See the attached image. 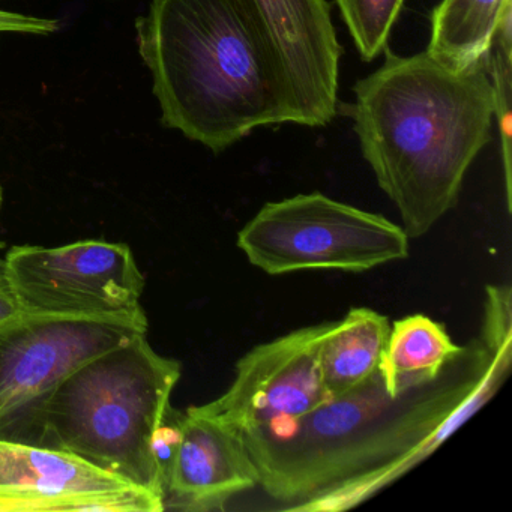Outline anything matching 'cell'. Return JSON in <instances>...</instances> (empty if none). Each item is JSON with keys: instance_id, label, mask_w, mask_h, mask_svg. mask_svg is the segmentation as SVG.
I'll return each instance as SVG.
<instances>
[{"instance_id": "277c9868", "label": "cell", "mask_w": 512, "mask_h": 512, "mask_svg": "<svg viewBox=\"0 0 512 512\" xmlns=\"http://www.w3.org/2000/svg\"><path fill=\"white\" fill-rule=\"evenodd\" d=\"M181 373V362L155 352L146 334L137 335L59 383L38 416L32 445L70 452L163 502L152 439Z\"/></svg>"}, {"instance_id": "ac0fdd59", "label": "cell", "mask_w": 512, "mask_h": 512, "mask_svg": "<svg viewBox=\"0 0 512 512\" xmlns=\"http://www.w3.org/2000/svg\"><path fill=\"white\" fill-rule=\"evenodd\" d=\"M22 313V307L11 283L7 259L0 257V323Z\"/></svg>"}, {"instance_id": "9a60e30c", "label": "cell", "mask_w": 512, "mask_h": 512, "mask_svg": "<svg viewBox=\"0 0 512 512\" xmlns=\"http://www.w3.org/2000/svg\"><path fill=\"white\" fill-rule=\"evenodd\" d=\"M512 8H508L497 26L493 43L485 55L488 76L494 92V118L502 142L506 197L511 196V109H512Z\"/></svg>"}, {"instance_id": "6da1fadb", "label": "cell", "mask_w": 512, "mask_h": 512, "mask_svg": "<svg viewBox=\"0 0 512 512\" xmlns=\"http://www.w3.org/2000/svg\"><path fill=\"white\" fill-rule=\"evenodd\" d=\"M511 359V310L490 305L481 337L437 379L394 397L377 370L301 418L242 433L259 487L290 511L359 505L478 412L508 376Z\"/></svg>"}, {"instance_id": "e0dca14e", "label": "cell", "mask_w": 512, "mask_h": 512, "mask_svg": "<svg viewBox=\"0 0 512 512\" xmlns=\"http://www.w3.org/2000/svg\"><path fill=\"white\" fill-rule=\"evenodd\" d=\"M58 20L41 19V17L23 16L0 10V32H17V34L49 35L58 31Z\"/></svg>"}, {"instance_id": "9c48e42d", "label": "cell", "mask_w": 512, "mask_h": 512, "mask_svg": "<svg viewBox=\"0 0 512 512\" xmlns=\"http://www.w3.org/2000/svg\"><path fill=\"white\" fill-rule=\"evenodd\" d=\"M271 49L289 122L326 127L337 115L343 47L328 0H244Z\"/></svg>"}, {"instance_id": "5bb4252c", "label": "cell", "mask_w": 512, "mask_h": 512, "mask_svg": "<svg viewBox=\"0 0 512 512\" xmlns=\"http://www.w3.org/2000/svg\"><path fill=\"white\" fill-rule=\"evenodd\" d=\"M508 8L512 0H442L431 13L425 52L454 70L476 64L490 50Z\"/></svg>"}, {"instance_id": "2e32d148", "label": "cell", "mask_w": 512, "mask_h": 512, "mask_svg": "<svg viewBox=\"0 0 512 512\" xmlns=\"http://www.w3.org/2000/svg\"><path fill=\"white\" fill-rule=\"evenodd\" d=\"M406 0H335L350 37L365 62L388 47L392 28Z\"/></svg>"}, {"instance_id": "5b68a950", "label": "cell", "mask_w": 512, "mask_h": 512, "mask_svg": "<svg viewBox=\"0 0 512 512\" xmlns=\"http://www.w3.org/2000/svg\"><path fill=\"white\" fill-rule=\"evenodd\" d=\"M409 239L383 215L311 193L266 203L239 230L238 247L268 275L365 272L407 259Z\"/></svg>"}, {"instance_id": "8992f818", "label": "cell", "mask_w": 512, "mask_h": 512, "mask_svg": "<svg viewBox=\"0 0 512 512\" xmlns=\"http://www.w3.org/2000/svg\"><path fill=\"white\" fill-rule=\"evenodd\" d=\"M148 332L136 317L22 313L0 323V440L34 442L44 404L89 359Z\"/></svg>"}, {"instance_id": "ba28073f", "label": "cell", "mask_w": 512, "mask_h": 512, "mask_svg": "<svg viewBox=\"0 0 512 512\" xmlns=\"http://www.w3.org/2000/svg\"><path fill=\"white\" fill-rule=\"evenodd\" d=\"M328 326H305L254 347L236 364L229 389L200 409L241 434L313 412L329 400L319 367Z\"/></svg>"}, {"instance_id": "52a82bcc", "label": "cell", "mask_w": 512, "mask_h": 512, "mask_svg": "<svg viewBox=\"0 0 512 512\" xmlns=\"http://www.w3.org/2000/svg\"><path fill=\"white\" fill-rule=\"evenodd\" d=\"M5 259L23 313L92 319L145 314L140 296L146 280L128 245H20Z\"/></svg>"}, {"instance_id": "7c38bea8", "label": "cell", "mask_w": 512, "mask_h": 512, "mask_svg": "<svg viewBox=\"0 0 512 512\" xmlns=\"http://www.w3.org/2000/svg\"><path fill=\"white\" fill-rule=\"evenodd\" d=\"M391 322L371 308H352L329 322L319 350V367L329 398L340 397L376 374Z\"/></svg>"}, {"instance_id": "4fadbf2b", "label": "cell", "mask_w": 512, "mask_h": 512, "mask_svg": "<svg viewBox=\"0 0 512 512\" xmlns=\"http://www.w3.org/2000/svg\"><path fill=\"white\" fill-rule=\"evenodd\" d=\"M449 337L442 323L424 314L395 320L379 364V374L389 394H403L437 379L464 352Z\"/></svg>"}, {"instance_id": "3957f363", "label": "cell", "mask_w": 512, "mask_h": 512, "mask_svg": "<svg viewBox=\"0 0 512 512\" xmlns=\"http://www.w3.org/2000/svg\"><path fill=\"white\" fill-rule=\"evenodd\" d=\"M137 46L164 127L212 152L290 124L271 49L244 0H151Z\"/></svg>"}, {"instance_id": "7a4b0ae2", "label": "cell", "mask_w": 512, "mask_h": 512, "mask_svg": "<svg viewBox=\"0 0 512 512\" xmlns=\"http://www.w3.org/2000/svg\"><path fill=\"white\" fill-rule=\"evenodd\" d=\"M385 61L355 85L352 116L362 155L421 238L458 202L470 164L491 140L494 92L485 56L454 70L427 52Z\"/></svg>"}, {"instance_id": "8fae6325", "label": "cell", "mask_w": 512, "mask_h": 512, "mask_svg": "<svg viewBox=\"0 0 512 512\" xmlns=\"http://www.w3.org/2000/svg\"><path fill=\"white\" fill-rule=\"evenodd\" d=\"M259 487L241 433L200 406L182 412L181 439L163 490V509L214 511Z\"/></svg>"}, {"instance_id": "d6986e66", "label": "cell", "mask_w": 512, "mask_h": 512, "mask_svg": "<svg viewBox=\"0 0 512 512\" xmlns=\"http://www.w3.org/2000/svg\"><path fill=\"white\" fill-rule=\"evenodd\" d=\"M0 206H2V187H0ZM0 247H2V244H0Z\"/></svg>"}, {"instance_id": "30bf717a", "label": "cell", "mask_w": 512, "mask_h": 512, "mask_svg": "<svg viewBox=\"0 0 512 512\" xmlns=\"http://www.w3.org/2000/svg\"><path fill=\"white\" fill-rule=\"evenodd\" d=\"M160 512V497L59 449L0 440V512Z\"/></svg>"}]
</instances>
